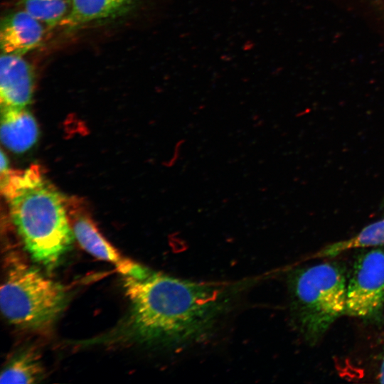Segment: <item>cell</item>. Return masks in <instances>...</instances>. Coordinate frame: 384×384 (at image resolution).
<instances>
[{
	"label": "cell",
	"mask_w": 384,
	"mask_h": 384,
	"mask_svg": "<svg viewBox=\"0 0 384 384\" xmlns=\"http://www.w3.org/2000/svg\"><path fill=\"white\" fill-rule=\"evenodd\" d=\"M132 304L131 328L143 341L179 348L200 343L214 331L230 304L227 287L152 272L126 276Z\"/></svg>",
	"instance_id": "cell-1"
},
{
	"label": "cell",
	"mask_w": 384,
	"mask_h": 384,
	"mask_svg": "<svg viewBox=\"0 0 384 384\" xmlns=\"http://www.w3.org/2000/svg\"><path fill=\"white\" fill-rule=\"evenodd\" d=\"M8 199L12 221L31 258L48 270L56 267L75 238L61 196L41 177Z\"/></svg>",
	"instance_id": "cell-2"
},
{
	"label": "cell",
	"mask_w": 384,
	"mask_h": 384,
	"mask_svg": "<svg viewBox=\"0 0 384 384\" xmlns=\"http://www.w3.org/2000/svg\"><path fill=\"white\" fill-rule=\"evenodd\" d=\"M290 308L296 327L310 343L346 315L347 277L336 262H325L292 271L287 277Z\"/></svg>",
	"instance_id": "cell-3"
},
{
	"label": "cell",
	"mask_w": 384,
	"mask_h": 384,
	"mask_svg": "<svg viewBox=\"0 0 384 384\" xmlns=\"http://www.w3.org/2000/svg\"><path fill=\"white\" fill-rule=\"evenodd\" d=\"M64 287L11 257L0 290L1 310L12 324L31 331L50 328L66 304Z\"/></svg>",
	"instance_id": "cell-4"
},
{
	"label": "cell",
	"mask_w": 384,
	"mask_h": 384,
	"mask_svg": "<svg viewBox=\"0 0 384 384\" xmlns=\"http://www.w3.org/2000/svg\"><path fill=\"white\" fill-rule=\"evenodd\" d=\"M384 306V250L371 248L354 260L346 286V315L375 318Z\"/></svg>",
	"instance_id": "cell-5"
},
{
	"label": "cell",
	"mask_w": 384,
	"mask_h": 384,
	"mask_svg": "<svg viewBox=\"0 0 384 384\" xmlns=\"http://www.w3.org/2000/svg\"><path fill=\"white\" fill-rule=\"evenodd\" d=\"M73 231L75 239L86 252L97 259L113 264L125 276L142 279L149 273L147 268L123 256L101 235L88 217H76Z\"/></svg>",
	"instance_id": "cell-6"
},
{
	"label": "cell",
	"mask_w": 384,
	"mask_h": 384,
	"mask_svg": "<svg viewBox=\"0 0 384 384\" xmlns=\"http://www.w3.org/2000/svg\"><path fill=\"white\" fill-rule=\"evenodd\" d=\"M34 87L32 67L23 56L1 53L0 59L1 108L26 107Z\"/></svg>",
	"instance_id": "cell-7"
},
{
	"label": "cell",
	"mask_w": 384,
	"mask_h": 384,
	"mask_svg": "<svg viewBox=\"0 0 384 384\" xmlns=\"http://www.w3.org/2000/svg\"><path fill=\"white\" fill-rule=\"evenodd\" d=\"M43 23L21 9L11 12L1 21V53L23 56L38 47L43 38Z\"/></svg>",
	"instance_id": "cell-8"
},
{
	"label": "cell",
	"mask_w": 384,
	"mask_h": 384,
	"mask_svg": "<svg viewBox=\"0 0 384 384\" xmlns=\"http://www.w3.org/2000/svg\"><path fill=\"white\" fill-rule=\"evenodd\" d=\"M139 0H73L70 11L61 23L68 31L90 23L122 17L131 11Z\"/></svg>",
	"instance_id": "cell-9"
},
{
	"label": "cell",
	"mask_w": 384,
	"mask_h": 384,
	"mask_svg": "<svg viewBox=\"0 0 384 384\" xmlns=\"http://www.w3.org/2000/svg\"><path fill=\"white\" fill-rule=\"evenodd\" d=\"M38 134L36 121L26 107L1 108V140L8 149L15 153L28 150Z\"/></svg>",
	"instance_id": "cell-10"
},
{
	"label": "cell",
	"mask_w": 384,
	"mask_h": 384,
	"mask_svg": "<svg viewBox=\"0 0 384 384\" xmlns=\"http://www.w3.org/2000/svg\"><path fill=\"white\" fill-rule=\"evenodd\" d=\"M45 369L40 356L32 348L19 351L7 362L0 375L1 383L31 384L41 381Z\"/></svg>",
	"instance_id": "cell-11"
},
{
	"label": "cell",
	"mask_w": 384,
	"mask_h": 384,
	"mask_svg": "<svg viewBox=\"0 0 384 384\" xmlns=\"http://www.w3.org/2000/svg\"><path fill=\"white\" fill-rule=\"evenodd\" d=\"M381 247H384V218L367 225L349 238L329 244L316 256L333 257L351 249Z\"/></svg>",
	"instance_id": "cell-12"
},
{
	"label": "cell",
	"mask_w": 384,
	"mask_h": 384,
	"mask_svg": "<svg viewBox=\"0 0 384 384\" xmlns=\"http://www.w3.org/2000/svg\"><path fill=\"white\" fill-rule=\"evenodd\" d=\"M73 0H18L21 9L49 28L60 25L69 14Z\"/></svg>",
	"instance_id": "cell-13"
},
{
	"label": "cell",
	"mask_w": 384,
	"mask_h": 384,
	"mask_svg": "<svg viewBox=\"0 0 384 384\" xmlns=\"http://www.w3.org/2000/svg\"><path fill=\"white\" fill-rule=\"evenodd\" d=\"M9 169V161L6 156L4 154V151H1V172H4Z\"/></svg>",
	"instance_id": "cell-14"
},
{
	"label": "cell",
	"mask_w": 384,
	"mask_h": 384,
	"mask_svg": "<svg viewBox=\"0 0 384 384\" xmlns=\"http://www.w3.org/2000/svg\"><path fill=\"white\" fill-rule=\"evenodd\" d=\"M383 356L382 358V361H381V364H380V370H379V372H378V378L380 383H384V353H383Z\"/></svg>",
	"instance_id": "cell-15"
}]
</instances>
